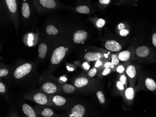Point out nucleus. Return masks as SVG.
<instances>
[{"label":"nucleus","instance_id":"nucleus-1","mask_svg":"<svg viewBox=\"0 0 156 117\" xmlns=\"http://www.w3.org/2000/svg\"><path fill=\"white\" fill-rule=\"evenodd\" d=\"M35 11L39 14H44L54 10L68 9L70 8L58 0H32Z\"/></svg>","mask_w":156,"mask_h":117},{"label":"nucleus","instance_id":"nucleus-2","mask_svg":"<svg viewBox=\"0 0 156 117\" xmlns=\"http://www.w3.org/2000/svg\"><path fill=\"white\" fill-rule=\"evenodd\" d=\"M19 0H1L2 12L9 16L14 23L16 28L18 23Z\"/></svg>","mask_w":156,"mask_h":117},{"label":"nucleus","instance_id":"nucleus-3","mask_svg":"<svg viewBox=\"0 0 156 117\" xmlns=\"http://www.w3.org/2000/svg\"><path fill=\"white\" fill-rule=\"evenodd\" d=\"M53 51L51 58V62L54 65L59 64L65 57L69 50V47L66 41L63 39H55Z\"/></svg>","mask_w":156,"mask_h":117},{"label":"nucleus","instance_id":"nucleus-4","mask_svg":"<svg viewBox=\"0 0 156 117\" xmlns=\"http://www.w3.org/2000/svg\"><path fill=\"white\" fill-rule=\"evenodd\" d=\"M21 10L23 18L25 23H29L35 14V8L32 0H20Z\"/></svg>","mask_w":156,"mask_h":117},{"label":"nucleus","instance_id":"nucleus-5","mask_svg":"<svg viewBox=\"0 0 156 117\" xmlns=\"http://www.w3.org/2000/svg\"><path fill=\"white\" fill-rule=\"evenodd\" d=\"M153 52L149 47L143 45L137 47L134 50L132 59L136 61H145L153 58Z\"/></svg>","mask_w":156,"mask_h":117},{"label":"nucleus","instance_id":"nucleus-6","mask_svg":"<svg viewBox=\"0 0 156 117\" xmlns=\"http://www.w3.org/2000/svg\"><path fill=\"white\" fill-rule=\"evenodd\" d=\"M139 88L149 91H156V82L151 77L144 76L140 78Z\"/></svg>","mask_w":156,"mask_h":117},{"label":"nucleus","instance_id":"nucleus-7","mask_svg":"<svg viewBox=\"0 0 156 117\" xmlns=\"http://www.w3.org/2000/svg\"><path fill=\"white\" fill-rule=\"evenodd\" d=\"M45 35L49 39H56L57 36L60 35L61 28L60 25L53 24V22H50L46 25L45 28Z\"/></svg>","mask_w":156,"mask_h":117},{"label":"nucleus","instance_id":"nucleus-8","mask_svg":"<svg viewBox=\"0 0 156 117\" xmlns=\"http://www.w3.org/2000/svg\"><path fill=\"white\" fill-rule=\"evenodd\" d=\"M32 69V65L30 63H25L18 66L13 73L15 78L21 79L30 73Z\"/></svg>","mask_w":156,"mask_h":117},{"label":"nucleus","instance_id":"nucleus-9","mask_svg":"<svg viewBox=\"0 0 156 117\" xmlns=\"http://www.w3.org/2000/svg\"><path fill=\"white\" fill-rule=\"evenodd\" d=\"M125 73L129 80L130 85L135 86L136 80L138 76V69L135 65L129 64L126 67Z\"/></svg>","mask_w":156,"mask_h":117},{"label":"nucleus","instance_id":"nucleus-10","mask_svg":"<svg viewBox=\"0 0 156 117\" xmlns=\"http://www.w3.org/2000/svg\"><path fill=\"white\" fill-rule=\"evenodd\" d=\"M88 37V33L86 30L79 29L76 30L73 34L72 40L76 44L82 43L86 41Z\"/></svg>","mask_w":156,"mask_h":117},{"label":"nucleus","instance_id":"nucleus-11","mask_svg":"<svg viewBox=\"0 0 156 117\" xmlns=\"http://www.w3.org/2000/svg\"><path fill=\"white\" fill-rule=\"evenodd\" d=\"M76 6L72 8V9L77 13L83 14H89L92 12L93 8H92L89 3H81L78 2Z\"/></svg>","mask_w":156,"mask_h":117},{"label":"nucleus","instance_id":"nucleus-12","mask_svg":"<svg viewBox=\"0 0 156 117\" xmlns=\"http://www.w3.org/2000/svg\"><path fill=\"white\" fill-rule=\"evenodd\" d=\"M136 91V89L135 86L130 85L129 87H127L122 95L126 102L131 104L135 99Z\"/></svg>","mask_w":156,"mask_h":117},{"label":"nucleus","instance_id":"nucleus-13","mask_svg":"<svg viewBox=\"0 0 156 117\" xmlns=\"http://www.w3.org/2000/svg\"><path fill=\"white\" fill-rule=\"evenodd\" d=\"M42 89L44 92L49 94L58 93L59 91V88L57 85L51 82H46L43 84L42 86Z\"/></svg>","mask_w":156,"mask_h":117},{"label":"nucleus","instance_id":"nucleus-14","mask_svg":"<svg viewBox=\"0 0 156 117\" xmlns=\"http://www.w3.org/2000/svg\"><path fill=\"white\" fill-rule=\"evenodd\" d=\"M107 54H103L101 52H88L84 55V58L87 61H96L104 58Z\"/></svg>","mask_w":156,"mask_h":117},{"label":"nucleus","instance_id":"nucleus-15","mask_svg":"<svg viewBox=\"0 0 156 117\" xmlns=\"http://www.w3.org/2000/svg\"><path fill=\"white\" fill-rule=\"evenodd\" d=\"M104 47L106 50L112 52H117L122 49V46L120 43L113 40L106 41L104 43Z\"/></svg>","mask_w":156,"mask_h":117},{"label":"nucleus","instance_id":"nucleus-16","mask_svg":"<svg viewBox=\"0 0 156 117\" xmlns=\"http://www.w3.org/2000/svg\"><path fill=\"white\" fill-rule=\"evenodd\" d=\"M33 99L34 102L40 105H47L49 104L48 97L41 92L36 93L33 96Z\"/></svg>","mask_w":156,"mask_h":117},{"label":"nucleus","instance_id":"nucleus-17","mask_svg":"<svg viewBox=\"0 0 156 117\" xmlns=\"http://www.w3.org/2000/svg\"><path fill=\"white\" fill-rule=\"evenodd\" d=\"M70 117H82L85 113V108L83 105L78 104L73 106L71 111Z\"/></svg>","mask_w":156,"mask_h":117},{"label":"nucleus","instance_id":"nucleus-18","mask_svg":"<svg viewBox=\"0 0 156 117\" xmlns=\"http://www.w3.org/2000/svg\"><path fill=\"white\" fill-rule=\"evenodd\" d=\"M49 43L45 41H43L40 43L38 46V57L40 59L45 58L48 50Z\"/></svg>","mask_w":156,"mask_h":117},{"label":"nucleus","instance_id":"nucleus-19","mask_svg":"<svg viewBox=\"0 0 156 117\" xmlns=\"http://www.w3.org/2000/svg\"><path fill=\"white\" fill-rule=\"evenodd\" d=\"M134 52V50H124L116 54L120 61L126 62L132 59Z\"/></svg>","mask_w":156,"mask_h":117},{"label":"nucleus","instance_id":"nucleus-20","mask_svg":"<svg viewBox=\"0 0 156 117\" xmlns=\"http://www.w3.org/2000/svg\"><path fill=\"white\" fill-rule=\"evenodd\" d=\"M51 102L55 106L60 107L66 104V99L60 95H53L50 98Z\"/></svg>","mask_w":156,"mask_h":117},{"label":"nucleus","instance_id":"nucleus-21","mask_svg":"<svg viewBox=\"0 0 156 117\" xmlns=\"http://www.w3.org/2000/svg\"><path fill=\"white\" fill-rule=\"evenodd\" d=\"M89 83V80L86 77H80L75 79L74 84L77 88H81L87 86Z\"/></svg>","mask_w":156,"mask_h":117},{"label":"nucleus","instance_id":"nucleus-22","mask_svg":"<svg viewBox=\"0 0 156 117\" xmlns=\"http://www.w3.org/2000/svg\"><path fill=\"white\" fill-rule=\"evenodd\" d=\"M22 110L24 114L28 117H37L36 112L34 111L33 108L29 105L23 104L22 106Z\"/></svg>","mask_w":156,"mask_h":117},{"label":"nucleus","instance_id":"nucleus-23","mask_svg":"<svg viewBox=\"0 0 156 117\" xmlns=\"http://www.w3.org/2000/svg\"><path fill=\"white\" fill-rule=\"evenodd\" d=\"M62 89L63 91L68 94L73 93L75 90V88L74 86L68 84H66L62 85Z\"/></svg>","mask_w":156,"mask_h":117},{"label":"nucleus","instance_id":"nucleus-24","mask_svg":"<svg viewBox=\"0 0 156 117\" xmlns=\"http://www.w3.org/2000/svg\"><path fill=\"white\" fill-rule=\"evenodd\" d=\"M93 20L94 25L98 29H101L105 26L106 21L103 18H98L97 19H94Z\"/></svg>","mask_w":156,"mask_h":117},{"label":"nucleus","instance_id":"nucleus-25","mask_svg":"<svg viewBox=\"0 0 156 117\" xmlns=\"http://www.w3.org/2000/svg\"><path fill=\"white\" fill-rule=\"evenodd\" d=\"M128 64V63L127 62L124 63L122 64H119L115 69V71L118 72L119 74H122V73H125V71H126V67Z\"/></svg>","mask_w":156,"mask_h":117},{"label":"nucleus","instance_id":"nucleus-26","mask_svg":"<svg viewBox=\"0 0 156 117\" xmlns=\"http://www.w3.org/2000/svg\"><path fill=\"white\" fill-rule=\"evenodd\" d=\"M41 115L43 117H52L54 115V112L51 109H50V108H44V109L42 110Z\"/></svg>","mask_w":156,"mask_h":117},{"label":"nucleus","instance_id":"nucleus-27","mask_svg":"<svg viewBox=\"0 0 156 117\" xmlns=\"http://www.w3.org/2000/svg\"><path fill=\"white\" fill-rule=\"evenodd\" d=\"M111 62L113 65L115 67H117L120 64V60L118 58L117 54H112L111 55Z\"/></svg>","mask_w":156,"mask_h":117},{"label":"nucleus","instance_id":"nucleus-28","mask_svg":"<svg viewBox=\"0 0 156 117\" xmlns=\"http://www.w3.org/2000/svg\"><path fill=\"white\" fill-rule=\"evenodd\" d=\"M111 1V0H99L97 3V6L100 8L103 9L110 4Z\"/></svg>","mask_w":156,"mask_h":117},{"label":"nucleus","instance_id":"nucleus-29","mask_svg":"<svg viewBox=\"0 0 156 117\" xmlns=\"http://www.w3.org/2000/svg\"><path fill=\"white\" fill-rule=\"evenodd\" d=\"M127 80L128 77L126 76V73H122V74H120L119 76V81L121 83H122L126 88H127Z\"/></svg>","mask_w":156,"mask_h":117},{"label":"nucleus","instance_id":"nucleus-30","mask_svg":"<svg viewBox=\"0 0 156 117\" xmlns=\"http://www.w3.org/2000/svg\"><path fill=\"white\" fill-rule=\"evenodd\" d=\"M116 87L118 90V91L121 93L122 95L124 94V91L126 90V87L121 83L119 80L116 81Z\"/></svg>","mask_w":156,"mask_h":117},{"label":"nucleus","instance_id":"nucleus-31","mask_svg":"<svg viewBox=\"0 0 156 117\" xmlns=\"http://www.w3.org/2000/svg\"><path fill=\"white\" fill-rule=\"evenodd\" d=\"M96 96L97 98L99 100V103L101 104H103L105 102V97H104V94L102 91H99L96 93Z\"/></svg>","mask_w":156,"mask_h":117},{"label":"nucleus","instance_id":"nucleus-32","mask_svg":"<svg viewBox=\"0 0 156 117\" xmlns=\"http://www.w3.org/2000/svg\"><path fill=\"white\" fill-rule=\"evenodd\" d=\"M106 61V60H104V58L97 60V61H96L95 64H94V67L97 68V69L103 68V64Z\"/></svg>","mask_w":156,"mask_h":117},{"label":"nucleus","instance_id":"nucleus-33","mask_svg":"<svg viewBox=\"0 0 156 117\" xmlns=\"http://www.w3.org/2000/svg\"><path fill=\"white\" fill-rule=\"evenodd\" d=\"M103 68H109L111 69L112 71H115L116 67L113 65V64L110 61H106L104 63V64L103 65Z\"/></svg>","mask_w":156,"mask_h":117},{"label":"nucleus","instance_id":"nucleus-34","mask_svg":"<svg viewBox=\"0 0 156 117\" xmlns=\"http://www.w3.org/2000/svg\"><path fill=\"white\" fill-rule=\"evenodd\" d=\"M97 69L95 67L92 68V69L89 71L88 72V76L90 77H93L95 76V75L97 74Z\"/></svg>","mask_w":156,"mask_h":117},{"label":"nucleus","instance_id":"nucleus-35","mask_svg":"<svg viewBox=\"0 0 156 117\" xmlns=\"http://www.w3.org/2000/svg\"><path fill=\"white\" fill-rule=\"evenodd\" d=\"M129 34V30L128 29H122L119 31V34L122 36H127Z\"/></svg>","mask_w":156,"mask_h":117},{"label":"nucleus","instance_id":"nucleus-36","mask_svg":"<svg viewBox=\"0 0 156 117\" xmlns=\"http://www.w3.org/2000/svg\"><path fill=\"white\" fill-rule=\"evenodd\" d=\"M9 74V71L7 69H2L0 70V77L6 76Z\"/></svg>","mask_w":156,"mask_h":117},{"label":"nucleus","instance_id":"nucleus-37","mask_svg":"<svg viewBox=\"0 0 156 117\" xmlns=\"http://www.w3.org/2000/svg\"><path fill=\"white\" fill-rule=\"evenodd\" d=\"M111 71H112V70L110 68H104V69H103L102 71V75L103 76H105L109 74Z\"/></svg>","mask_w":156,"mask_h":117},{"label":"nucleus","instance_id":"nucleus-38","mask_svg":"<svg viewBox=\"0 0 156 117\" xmlns=\"http://www.w3.org/2000/svg\"><path fill=\"white\" fill-rule=\"evenodd\" d=\"M6 91V86L2 82L0 83V93H5Z\"/></svg>","mask_w":156,"mask_h":117},{"label":"nucleus","instance_id":"nucleus-39","mask_svg":"<svg viewBox=\"0 0 156 117\" xmlns=\"http://www.w3.org/2000/svg\"><path fill=\"white\" fill-rule=\"evenodd\" d=\"M151 41H152V43L153 46L156 48V32H155L152 34Z\"/></svg>","mask_w":156,"mask_h":117},{"label":"nucleus","instance_id":"nucleus-40","mask_svg":"<svg viewBox=\"0 0 156 117\" xmlns=\"http://www.w3.org/2000/svg\"><path fill=\"white\" fill-rule=\"evenodd\" d=\"M117 28H118V29H119V30H122V29H125V25L123 23H119L118 25V26H117Z\"/></svg>","mask_w":156,"mask_h":117},{"label":"nucleus","instance_id":"nucleus-41","mask_svg":"<svg viewBox=\"0 0 156 117\" xmlns=\"http://www.w3.org/2000/svg\"><path fill=\"white\" fill-rule=\"evenodd\" d=\"M82 66H83V68L87 71L88 70L89 68H90V65L88 64L87 62L84 63L82 64Z\"/></svg>","mask_w":156,"mask_h":117},{"label":"nucleus","instance_id":"nucleus-42","mask_svg":"<svg viewBox=\"0 0 156 117\" xmlns=\"http://www.w3.org/2000/svg\"><path fill=\"white\" fill-rule=\"evenodd\" d=\"M119 1L122 4H123L124 2H126V1H127V0H119Z\"/></svg>","mask_w":156,"mask_h":117}]
</instances>
